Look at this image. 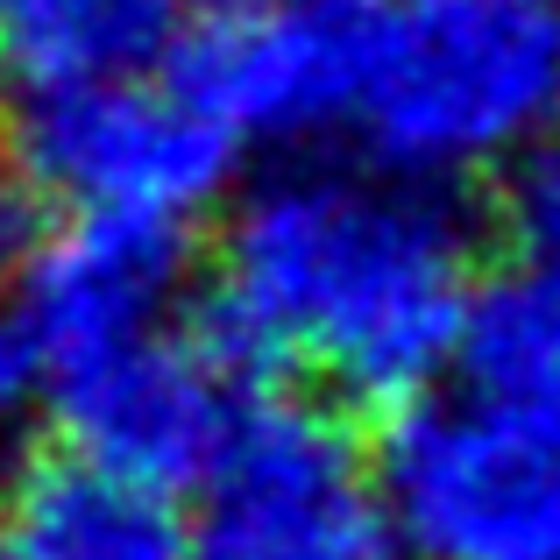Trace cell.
Listing matches in <instances>:
<instances>
[{"label":"cell","mask_w":560,"mask_h":560,"mask_svg":"<svg viewBox=\"0 0 560 560\" xmlns=\"http://www.w3.org/2000/svg\"><path fill=\"white\" fill-rule=\"evenodd\" d=\"M476 234L419 178L284 171L234 206L206 334L248 376L313 362L362 405H411L462 362Z\"/></svg>","instance_id":"1"},{"label":"cell","mask_w":560,"mask_h":560,"mask_svg":"<svg viewBox=\"0 0 560 560\" xmlns=\"http://www.w3.org/2000/svg\"><path fill=\"white\" fill-rule=\"evenodd\" d=\"M355 128L397 178H468L560 136V0H383Z\"/></svg>","instance_id":"2"},{"label":"cell","mask_w":560,"mask_h":560,"mask_svg":"<svg viewBox=\"0 0 560 560\" xmlns=\"http://www.w3.org/2000/svg\"><path fill=\"white\" fill-rule=\"evenodd\" d=\"M185 560H411L383 476L319 405L248 397L220 468L199 482Z\"/></svg>","instance_id":"3"},{"label":"cell","mask_w":560,"mask_h":560,"mask_svg":"<svg viewBox=\"0 0 560 560\" xmlns=\"http://www.w3.org/2000/svg\"><path fill=\"white\" fill-rule=\"evenodd\" d=\"M376 476L411 560H539L560 547V447L468 383L397 411Z\"/></svg>","instance_id":"4"},{"label":"cell","mask_w":560,"mask_h":560,"mask_svg":"<svg viewBox=\"0 0 560 560\" xmlns=\"http://www.w3.org/2000/svg\"><path fill=\"white\" fill-rule=\"evenodd\" d=\"M14 171L28 199L65 206L71 220L185 228L228 185L234 136L178 85H65V93H28L14 128Z\"/></svg>","instance_id":"5"},{"label":"cell","mask_w":560,"mask_h":560,"mask_svg":"<svg viewBox=\"0 0 560 560\" xmlns=\"http://www.w3.org/2000/svg\"><path fill=\"white\" fill-rule=\"evenodd\" d=\"M383 0H228L171 50V85L234 142H305L355 121Z\"/></svg>","instance_id":"6"},{"label":"cell","mask_w":560,"mask_h":560,"mask_svg":"<svg viewBox=\"0 0 560 560\" xmlns=\"http://www.w3.org/2000/svg\"><path fill=\"white\" fill-rule=\"evenodd\" d=\"M248 383L256 376L206 327L199 334L156 327L114 355L85 362L79 376H65L50 405L79 454L171 497L178 482H206L220 468L248 397H256Z\"/></svg>","instance_id":"7"},{"label":"cell","mask_w":560,"mask_h":560,"mask_svg":"<svg viewBox=\"0 0 560 560\" xmlns=\"http://www.w3.org/2000/svg\"><path fill=\"white\" fill-rule=\"evenodd\" d=\"M185 262V228L171 220H71V228L43 234L22 262L14 299L0 305V319L36 362L43 397L85 362L164 327Z\"/></svg>","instance_id":"8"},{"label":"cell","mask_w":560,"mask_h":560,"mask_svg":"<svg viewBox=\"0 0 560 560\" xmlns=\"http://www.w3.org/2000/svg\"><path fill=\"white\" fill-rule=\"evenodd\" d=\"M0 560H185V533L164 490L50 447L0 476Z\"/></svg>","instance_id":"9"},{"label":"cell","mask_w":560,"mask_h":560,"mask_svg":"<svg viewBox=\"0 0 560 560\" xmlns=\"http://www.w3.org/2000/svg\"><path fill=\"white\" fill-rule=\"evenodd\" d=\"M191 28V0H0V71L28 93L136 79Z\"/></svg>","instance_id":"10"},{"label":"cell","mask_w":560,"mask_h":560,"mask_svg":"<svg viewBox=\"0 0 560 560\" xmlns=\"http://www.w3.org/2000/svg\"><path fill=\"white\" fill-rule=\"evenodd\" d=\"M454 370L468 390L525 411L560 447V277L518 262L511 277L482 284Z\"/></svg>","instance_id":"11"},{"label":"cell","mask_w":560,"mask_h":560,"mask_svg":"<svg viewBox=\"0 0 560 560\" xmlns=\"http://www.w3.org/2000/svg\"><path fill=\"white\" fill-rule=\"evenodd\" d=\"M504 234L525 270L560 277V136L525 150L504 178Z\"/></svg>","instance_id":"12"},{"label":"cell","mask_w":560,"mask_h":560,"mask_svg":"<svg viewBox=\"0 0 560 560\" xmlns=\"http://www.w3.org/2000/svg\"><path fill=\"white\" fill-rule=\"evenodd\" d=\"M539 560H560V547H553V553H539Z\"/></svg>","instance_id":"13"}]
</instances>
